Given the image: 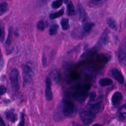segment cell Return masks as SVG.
<instances>
[{"label": "cell", "instance_id": "cell-33", "mask_svg": "<svg viewBox=\"0 0 126 126\" xmlns=\"http://www.w3.org/2000/svg\"><path fill=\"white\" fill-rule=\"evenodd\" d=\"M3 63V60H2V57H1V59H0V66H1V68H2V64Z\"/></svg>", "mask_w": 126, "mask_h": 126}, {"label": "cell", "instance_id": "cell-7", "mask_svg": "<svg viewBox=\"0 0 126 126\" xmlns=\"http://www.w3.org/2000/svg\"><path fill=\"white\" fill-rule=\"evenodd\" d=\"M77 7L78 12L79 13L80 20H81V23L83 24L86 22L89 21L88 19V16H87V12L85 9H84V7L83 6V5L80 3H78L77 4Z\"/></svg>", "mask_w": 126, "mask_h": 126}, {"label": "cell", "instance_id": "cell-14", "mask_svg": "<svg viewBox=\"0 0 126 126\" xmlns=\"http://www.w3.org/2000/svg\"><path fill=\"white\" fill-rule=\"evenodd\" d=\"M66 13L68 16H72L76 15V12L74 9V6L71 1H69L68 2L67 5Z\"/></svg>", "mask_w": 126, "mask_h": 126}, {"label": "cell", "instance_id": "cell-15", "mask_svg": "<svg viewBox=\"0 0 126 126\" xmlns=\"http://www.w3.org/2000/svg\"><path fill=\"white\" fill-rule=\"evenodd\" d=\"M122 98V95L121 93L119 92H115L112 96V103L113 105H115L116 104L118 103V102L121 100Z\"/></svg>", "mask_w": 126, "mask_h": 126}, {"label": "cell", "instance_id": "cell-28", "mask_svg": "<svg viewBox=\"0 0 126 126\" xmlns=\"http://www.w3.org/2000/svg\"><path fill=\"white\" fill-rule=\"evenodd\" d=\"M96 97V94L95 92H91L90 94V101L91 102L94 101Z\"/></svg>", "mask_w": 126, "mask_h": 126}, {"label": "cell", "instance_id": "cell-1", "mask_svg": "<svg viewBox=\"0 0 126 126\" xmlns=\"http://www.w3.org/2000/svg\"><path fill=\"white\" fill-rule=\"evenodd\" d=\"M75 111V105L71 101L67 99H63L58 108L54 114V119L59 121L63 118L69 117L71 116Z\"/></svg>", "mask_w": 126, "mask_h": 126}, {"label": "cell", "instance_id": "cell-6", "mask_svg": "<svg viewBox=\"0 0 126 126\" xmlns=\"http://www.w3.org/2000/svg\"><path fill=\"white\" fill-rule=\"evenodd\" d=\"M45 97L46 98L50 101L53 98V94L51 89V81L49 77H47L45 80Z\"/></svg>", "mask_w": 126, "mask_h": 126}, {"label": "cell", "instance_id": "cell-18", "mask_svg": "<svg viewBox=\"0 0 126 126\" xmlns=\"http://www.w3.org/2000/svg\"><path fill=\"white\" fill-rule=\"evenodd\" d=\"M12 33H13V29L12 27H10L8 29V35L7 39L5 41V44L7 45H10L12 42Z\"/></svg>", "mask_w": 126, "mask_h": 126}, {"label": "cell", "instance_id": "cell-13", "mask_svg": "<svg viewBox=\"0 0 126 126\" xmlns=\"http://www.w3.org/2000/svg\"><path fill=\"white\" fill-rule=\"evenodd\" d=\"M82 30L85 33H89L92 30V28L94 26V23L92 22H90L89 21L83 23L82 24Z\"/></svg>", "mask_w": 126, "mask_h": 126}, {"label": "cell", "instance_id": "cell-16", "mask_svg": "<svg viewBox=\"0 0 126 126\" xmlns=\"http://www.w3.org/2000/svg\"><path fill=\"white\" fill-rule=\"evenodd\" d=\"M112 83H113L112 80L110 78H102L98 81V84L101 87L110 86L112 84Z\"/></svg>", "mask_w": 126, "mask_h": 126}, {"label": "cell", "instance_id": "cell-36", "mask_svg": "<svg viewBox=\"0 0 126 126\" xmlns=\"http://www.w3.org/2000/svg\"><path fill=\"white\" fill-rule=\"evenodd\" d=\"M101 0H93V1L95 2H99V1H100Z\"/></svg>", "mask_w": 126, "mask_h": 126}, {"label": "cell", "instance_id": "cell-17", "mask_svg": "<svg viewBox=\"0 0 126 126\" xmlns=\"http://www.w3.org/2000/svg\"><path fill=\"white\" fill-rule=\"evenodd\" d=\"M62 28L63 30L66 31L69 29V20L67 18H63L60 22Z\"/></svg>", "mask_w": 126, "mask_h": 126}, {"label": "cell", "instance_id": "cell-20", "mask_svg": "<svg viewBox=\"0 0 126 126\" xmlns=\"http://www.w3.org/2000/svg\"><path fill=\"white\" fill-rule=\"evenodd\" d=\"M63 13H64V8H63L59 11L51 14L50 15V18L51 19H55L63 15Z\"/></svg>", "mask_w": 126, "mask_h": 126}, {"label": "cell", "instance_id": "cell-35", "mask_svg": "<svg viewBox=\"0 0 126 126\" xmlns=\"http://www.w3.org/2000/svg\"><path fill=\"white\" fill-rule=\"evenodd\" d=\"M68 0H63V2L64 3H67V2H68Z\"/></svg>", "mask_w": 126, "mask_h": 126}, {"label": "cell", "instance_id": "cell-23", "mask_svg": "<svg viewBox=\"0 0 126 126\" xmlns=\"http://www.w3.org/2000/svg\"><path fill=\"white\" fill-rule=\"evenodd\" d=\"M59 26L57 24H54L52 25L49 30V33L50 35H55L57 32Z\"/></svg>", "mask_w": 126, "mask_h": 126}, {"label": "cell", "instance_id": "cell-5", "mask_svg": "<svg viewBox=\"0 0 126 126\" xmlns=\"http://www.w3.org/2000/svg\"><path fill=\"white\" fill-rule=\"evenodd\" d=\"M95 115L87 109L82 110L80 113V118L82 122L86 125L91 124L94 120Z\"/></svg>", "mask_w": 126, "mask_h": 126}, {"label": "cell", "instance_id": "cell-26", "mask_svg": "<svg viewBox=\"0 0 126 126\" xmlns=\"http://www.w3.org/2000/svg\"><path fill=\"white\" fill-rule=\"evenodd\" d=\"M37 28L41 31H43L45 29V25L44 22L42 20H40L37 23Z\"/></svg>", "mask_w": 126, "mask_h": 126}, {"label": "cell", "instance_id": "cell-34", "mask_svg": "<svg viewBox=\"0 0 126 126\" xmlns=\"http://www.w3.org/2000/svg\"><path fill=\"white\" fill-rule=\"evenodd\" d=\"M92 126H102L101 125H100L98 124H95L93 125Z\"/></svg>", "mask_w": 126, "mask_h": 126}, {"label": "cell", "instance_id": "cell-31", "mask_svg": "<svg viewBox=\"0 0 126 126\" xmlns=\"http://www.w3.org/2000/svg\"><path fill=\"white\" fill-rule=\"evenodd\" d=\"M6 88L4 86H1L0 87V95H2L6 92Z\"/></svg>", "mask_w": 126, "mask_h": 126}, {"label": "cell", "instance_id": "cell-25", "mask_svg": "<svg viewBox=\"0 0 126 126\" xmlns=\"http://www.w3.org/2000/svg\"><path fill=\"white\" fill-rule=\"evenodd\" d=\"M107 24L111 29H115L116 28V22L112 18H109L108 19Z\"/></svg>", "mask_w": 126, "mask_h": 126}, {"label": "cell", "instance_id": "cell-10", "mask_svg": "<svg viewBox=\"0 0 126 126\" xmlns=\"http://www.w3.org/2000/svg\"><path fill=\"white\" fill-rule=\"evenodd\" d=\"M101 106V102H97L95 103L89 104L88 105L86 106V109L89 110L90 111L92 112L95 115L98 113L100 110Z\"/></svg>", "mask_w": 126, "mask_h": 126}, {"label": "cell", "instance_id": "cell-22", "mask_svg": "<svg viewBox=\"0 0 126 126\" xmlns=\"http://www.w3.org/2000/svg\"><path fill=\"white\" fill-rule=\"evenodd\" d=\"M8 10V4L6 2H2L0 5V14L2 15Z\"/></svg>", "mask_w": 126, "mask_h": 126}, {"label": "cell", "instance_id": "cell-27", "mask_svg": "<svg viewBox=\"0 0 126 126\" xmlns=\"http://www.w3.org/2000/svg\"><path fill=\"white\" fill-rule=\"evenodd\" d=\"M4 27L1 26L0 27V42H2L4 39Z\"/></svg>", "mask_w": 126, "mask_h": 126}, {"label": "cell", "instance_id": "cell-19", "mask_svg": "<svg viewBox=\"0 0 126 126\" xmlns=\"http://www.w3.org/2000/svg\"><path fill=\"white\" fill-rule=\"evenodd\" d=\"M50 76L54 82H57L60 78L59 72L57 69H54L50 72Z\"/></svg>", "mask_w": 126, "mask_h": 126}, {"label": "cell", "instance_id": "cell-3", "mask_svg": "<svg viewBox=\"0 0 126 126\" xmlns=\"http://www.w3.org/2000/svg\"><path fill=\"white\" fill-rule=\"evenodd\" d=\"M36 65L32 61L28 62L24 66L23 69V78L25 82L31 83L35 73Z\"/></svg>", "mask_w": 126, "mask_h": 126}, {"label": "cell", "instance_id": "cell-24", "mask_svg": "<svg viewBox=\"0 0 126 126\" xmlns=\"http://www.w3.org/2000/svg\"><path fill=\"white\" fill-rule=\"evenodd\" d=\"M63 0H56L54 1L52 3V7L53 9H57L59 8L63 3Z\"/></svg>", "mask_w": 126, "mask_h": 126}, {"label": "cell", "instance_id": "cell-4", "mask_svg": "<svg viewBox=\"0 0 126 126\" xmlns=\"http://www.w3.org/2000/svg\"><path fill=\"white\" fill-rule=\"evenodd\" d=\"M9 79L12 87L15 90L19 89V72L17 68H13L9 74Z\"/></svg>", "mask_w": 126, "mask_h": 126}, {"label": "cell", "instance_id": "cell-8", "mask_svg": "<svg viewBox=\"0 0 126 126\" xmlns=\"http://www.w3.org/2000/svg\"><path fill=\"white\" fill-rule=\"evenodd\" d=\"M119 58L120 62L126 65V45H121L119 49Z\"/></svg>", "mask_w": 126, "mask_h": 126}, {"label": "cell", "instance_id": "cell-12", "mask_svg": "<svg viewBox=\"0 0 126 126\" xmlns=\"http://www.w3.org/2000/svg\"><path fill=\"white\" fill-rule=\"evenodd\" d=\"M6 119L11 122L14 123L17 120V114L15 113L14 109H10L7 110L5 113Z\"/></svg>", "mask_w": 126, "mask_h": 126}, {"label": "cell", "instance_id": "cell-11", "mask_svg": "<svg viewBox=\"0 0 126 126\" xmlns=\"http://www.w3.org/2000/svg\"><path fill=\"white\" fill-rule=\"evenodd\" d=\"M109 40V36L108 33L106 32H104L100 36L97 45L99 47H103L108 42Z\"/></svg>", "mask_w": 126, "mask_h": 126}, {"label": "cell", "instance_id": "cell-32", "mask_svg": "<svg viewBox=\"0 0 126 126\" xmlns=\"http://www.w3.org/2000/svg\"><path fill=\"white\" fill-rule=\"evenodd\" d=\"M0 126H5V123H4L2 118H0Z\"/></svg>", "mask_w": 126, "mask_h": 126}, {"label": "cell", "instance_id": "cell-2", "mask_svg": "<svg viewBox=\"0 0 126 126\" xmlns=\"http://www.w3.org/2000/svg\"><path fill=\"white\" fill-rule=\"evenodd\" d=\"M90 88V86L88 85H82L75 87L71 92V95L76 101L83 102L88 96Z\"/></svg>", "mask_w": 126, "mask_h": 126}, {"label": "cell", "instance_id": "cell-29", "mask_svg": "<svg viewBox=\"0 0 126 126\" xmlns=\"http://www.w3.org/2000/svg\"><path fill=\"white\" fill-rule=\"evenodd\" d=\"M51 0H37V2L39 5H44L48 3Z\"/></svg>", "mask_w": 126, "mask_h": 126}, {"label": "cell", "instance_id": "cell-30", "mask_svg": "<svg viewBox=\"0 0 126 126\" xmlns=\"http://www.w3.org/2000/svg\"><path fill=\"white\" fill-rule=\"evenodd\" d=\"M25 125V122H24V114H21V116H20V123L19 124L18 126H24Z\"/></svg>", "mask_w": 126, "mask_h": 126}, {"label": "cell", "instance_id": "cell-21", "mask_svg": "<svg viewBox=\"0 0 126 126\" xmlns=\"http://www.w3.org/2000/svg\"><path fill=\"white\" fill-rule=\"evenodd\" d=\"M85 33L84 32V31L81 32L80 30L77 29V30H74L73 32V36L75 38L77 39H80L82 37H83L84 34Z\"/></svg>", "mask_w": 126, "mask_h": 126}, {"label": "cell", "instance_id": "cell-9", "mask_svg": "<svg viewBox=\"0 0 126 126\" xmlns=\"http://www.w3.org/2000/svg\"><path fill=\"white\" fill-rule=\"evenodd\" d=\"M111 74L112 77L117 81L119 83L123 84L124 82V77L121 72L116 68H113L111 70Z\"/></svg>", "mask_w": 126, "mask_h": 126}]
</instances>
